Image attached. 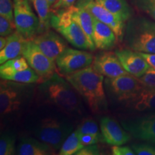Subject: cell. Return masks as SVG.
Wrapping results in <instances>:
<instances>
[{
    "instance_id": "cell-1",
    "label": "cell",
    "mask_w": 155,
    "mask_h": 155,
    "mask_svg": "<svg viewBox=\"0 0 155 155\" xmlns=\"http://www.w3.org/2000/svg\"><path fill=\"white\" fill-rule=\"evenodd\" d=\"M72 85L58 73L39 83L35 89L37 101L44 105L53 106L69 116L83 114V107L80 96Z\"/></svg>"
},
{
    "instance_id": "cell-2",
    "label": "cell",
    "mask_w": 155,
    "mask_h": 155,
    "mask_svg": "<svg viewBox=\"0 0 155 155\" xmlns=\"http://www.w3.org/2000/svg\"><path fill=\"white\" fill-rule=\"evenodd\" d=\"M83 97L94 114H101L108 108L104 76L91 66L65 77Z\"/></svg>"
},
{
    "instance_id": "cell-3",
    "label": "cell",
    "mask_w": 155,
    "mask_h": 155,
    "mask_svg": "<svg viewBox=\"0 0 155 155\" xmlns=\"http://www.w3.org/2000/svg\"><path fill=\"white\" fill-rule=\"evenodd\" d=\"M34 84L1 79L0 114L2 121H15L21 117L30 106L35 95Z\"/></svg>"
},
{
    "instance_id": "cell-4",
    "label": "cell",
    "mask_w": 155,
    "mask_h": 155,
    "mask_svg": "<svg viewBox=\"0 0 155 155\" xmlns=\"http://www.w3.org/2000/svg\"><path fill=\"white\" fill-rule=\"evenodd\" d=\"M123 40L129 49L155 53V21L145 17H131L126 24Z\"/></svg>"
},
{
    "instance_id": "cell-5",
    "label": "cell",
    "mask_w": 155,
    "mask_h": 155,
    "mask_svg": "<svg viewBox=\"0 0 155 155\" xmlns=\"http://www.w3.org/2000/svg\"><path fill=\"white\" fill-rule=\"evenodd\" d=\"M50 27L61 34L68 42L75 48L90 50L87 37L78 22L75 19L71 8L52 11Z\"/></svg>"
},
{
    "instance_id": "cell-6",
    "label": "cell",
    "mask_w": 155,
    "mask_h": 155,
    "mask_svg": "<svg viewBox=\"0 0 155 155\" xmlns=\"http://www.w3.org/2000/svg\"><path fill=\"white\" fill-rule=\"evenodd\" d=\"M73 125L64 118L49 116L38 120L32 131L37 139L58 150L73 132Z\"/></svg>"
},
{
    "instance_id": "cell-7",
    "label": "cell",
    "mask_w": 155,
    "mask_h": 155,
    "mask_svg": "<svg viewBox=\"0 0 155 155\" xmlns=\"http://www.w3.org/2000/svg\"><path fill=\"white\" fill-rule=\"evenodd\" d=\"M16 31L26 40H32L42 32L38 17L32 11L30 0H13Z\"/></svg>"
},
{
    "instance_id": "cell-8",
    "label": "cell",
    "mask_w": 155,
    "mask_h": 155,
    "mask_svg": "<svg viewBox=\"0 0 155 155\" xmlns=\"http://www.w3.org/2000/svg\"><path fill=\"white\" fill-rule=\"evenodd\" d=\"M104 86L112 100L126 103L132 99L144 88L138 78L129 73L114 78H106Z\"/></svg>"
},
{
    "instance_id": "cell-9",
    "label": "cell",
    "mask_w": 155,
    "mask_h": 155,
    "mask_svg": "<svg viewBox=\"0 0 155 155\" xmlns=\"http://www.w3.org/2000/svg\"><path fill=\"white\" fill-rule=\"evenodd\" d=\"M22 55L28 61L29 66L41 78L42 82L56 73L57 66L55 62L48 58L32 40L25 41Z\"/></svg>"
},
{
    "instance_id": "cell-10",
    "label": "cell",
    "mask_w": 155,
    "mask_h": 155,
    "mask_svg": "<svg viewBox=\"0 0 155 155\" xmlns=\"http://www.w3.org/2000/svg\"><path fill=\"white\" fill-rule=\"evenodd\" d=\"M94 57L83 50L66 48L55 61L57 71L64 77L91 66Z\"/></svg>"
},
{
    "instance_id": "cell-11",
    "label": "cell",
    "mask_w": 155,
    "mask_h": 155,
    "mask_svg": "<svg viewBox=\"0 0 155 155\" xmlns=\"http://www.w3.org/2000/svg\"><path fill=\"white\" fill-rule=\"evenodd\" d=\"M121 124L134 138L155 144V112L121 120Z\"/></svg>"
},
{
    "instance_id": "cell-12",
    "label": "cell",
    "mask_w": 155,
    "mask_h": 155,
    "mask_svg": "<svg viewBox=\"0 0 155 155\" xmlns=\"http://www.w3.org/2000/svg\"><path fill=\"white\" fill-rule=\"evenodd\" d=\"M75 5L84 7L93 17L108 25L115 32L118 40H123L126 22L112 14L96 0H78Z\"/></svg>"
},
{
    "instance_id": "cell-13",
    "label": "cell",
    "mask_w": 155,
    "mask_h": 155,
    "mask_svg": "<svg viewBox=\"0 0 155 155\" xmlns=\"http://www.w3.org/2000/svg\"><path fill=\"white\" fill-rule=\"evenodd\" d=\"M92 67L97 72L109 78L128 74L115 53L108 50L101 52L95 56Z\"/></svg>"
},
{
    "instance_id": "cell-14",
    "label": "cell",
    "mask_w": 155,
    "mask_h": 155,
    "mask_svg": "<svg viewBox=\"0 0 155 155\" xmlns=\"http://www.w3.org/2000/svg\"><path fill=\"white\" fill-rule=\"evenodd\" d=\"M32 40L48 58L55 62L62 52L68 48L66 40L50 30L38 35Z\"/></svg>"
},
{
    "instance_id": "cell-15",
    "label": "cell",
    "mask_w": 155,
    "mask_h": 155,
    "mask_svg": "<svg viewBox=\"0 0 155 155\" xmlns=\"http://www.w3.org/2000/svg\"><path fill=\"white\" fill-rule=\"evenodd\" d=\"M100 129L104 142L111 146L124 145L131 139L129 133L121 124L110 116H103L101 119Z\"/></svg>"
},
{
    "instance_id": "cell-16",
    "label": "cell",
    "mask_w": 155,
    "mask_h": 155,
    "mask_svg": "<svg viewBox=\"0 0 155 155\" xmlns=\"http://www.w3.org/2000/svg\"><path fill=\"white\" fill-rule=\"evenodd\" d=\"M114 53L125 71L137 78L141 76L150 67L139 52L125 48L116 50Z\"/></svg>"
},
{
    "instance_id": "cell-17",
    "label": "cell",
    "mask_w": 155,
    "mask_h": 155,
    "mask_svg": "<svg viewBox=\"0 0 155 155\" xmlns=\"http://www.w3.org/2000/svg\"><path fill=\"white\" fill-rule=\"evenodd\" d=\"M94 40L96 49L107 51L115 47L118 38L108 25L94 17Z\"/></svg>"
},
{
    "instance_id": "cell-18",
    "label": "cell",
    "mask_w": 155,
    "mask_h": 155,
    "mask_svg": "<svg viewBox=\"0 0 155 155\" xmlns=\"http://www.w3.org/2000/svg\"><path fill=\"white\" fill-rule=\"evenodd\" d=\"M56 150L49 144L40 139L32 137L21 139L17 147V154L19 155H50Z\"/></svg>"
},
{
    "instance_id": "cell-19",
    "label": "cell",
    "mask_w": 155,
    "mask_h": 155,
    "mask_svg": "<svg viewBox=\"0 0 155 155\" xmlns=\"http://www.w3.org/2000/svg\"><path fill=\"white\" fill-rule=\"evenodd\" d=\"M70 8L73 17L78 22L86 34L90 45V50L94 51L96 48L94 40V17L83 7L74 5L70 7Z\"/></svg>"
},
{
    "instance_id": "cell-20",
    "label": "cell",
    "mask_w": 155,
    "mask_h": 155,
    "mask_svg": "<svg viewBox=\"0 0 155 155\" xmlns=\"http://www.w3.org/2000/svg\"><path fill=\"white\" fill-rule=\"evenodd\" d=\"M127 108L137 111H155V88H144L126 103Z\"/></svg>"
},
{
    "instance_id": "cell-21",
    "label": "cell",
    "mask_w": 155,
    "mask_h": 155,
    "mask_svg": "<svg viewBox=\"0 0 155 155\" xmlns=\"http://www.w3.org/2000/svg\"><path fill=\"white\" fill-rule=\"evenodd\" d=\"M7 38V45L0 50V64L22 55L23 45L26 40L16 30Z\"/></svg>"
},
{
    "instance_id": "cell-22",
    "label": "cell",
    "mask_w": 155,
    "mask_h": 155,
    "mask_svg": "<svg viewBox=\"0 0 155 155\" xmlns=\"http://www.w3.org/2000/svg\"><path fill=\"white\" fill-rule=\"evenodd\" d=\"M106 9L124 22L132 17V9L126 0H96Z\"/></svg>"
},
{
    "instance_id": "cell-23",
    "label": "cell",
    "mask_w": 155,
    "mask_h": 155,
    "mask_svg": "<svg viewBox=\"0 0 155 155\" xmlns=\"http://www.w3.org/2000/svg\"><path fill=\"white\" fill-rule=\"evenodd\" d=\"M35 9L40 19L42 32L48 30L50 28V17L52 11L51 6L48 0H30ZM41 32V33H42Z\"/></svg>"
},
{
    "instance_id": "cell-24",
    "label": "cell",
    "mask_w": 155,
    "mask_h": 155,
    "mask_svg": "<svg viewBox=\"0 0 155 155\" xmlns=\"http://www.w3.org/2000/svg\"><path fill=\"white\" fill-rule=\"evenodd\" d=\"M0 77L1 79L22 83H40L42 82L41 78L30 67L23 71L0 75Z\"/></svg>"
},
{
    "instance_id": "cell-25",
    "label": "cell",
    "mask_w": 155,
    "mask_h": 155,
    "mask_svg": "<svg viewBox=\"0 0 155 155\" xmlns=\"http://www.w3.org/2000/svg\"><path fill=\"white\" fill-rule=\"evenodd\" d=\"M84 147L81 143L80 134L76 129L70 134L60 149V155H73Z\"/></svg>"
},
{
    "instance_id": "cell-26",
    "label": "cell",
    "mask_w": 155,
    "mask_h": 155,
    "mask_svg": "<svg viewBox=\"0 0 155 155\" xmlns=\"http://www.w3.org/2000/svg\"><path fill=\"white\" fill-rule=\"evenodd\" d=\"M29 64L23 55L9 60L5 63L1 64L0 66V75L8 74V73L23 71L29 68Z\"/></svg>"
},
{
    "instance_id": "cell-27",
    "label": "cell",
    "mask_w": 155,
    "mask_h": 155,
    "mask_svg": "<svg viewBox=\"0 0 155 155\" xmlns=\"http://www.w3.org/2000/svg\"><path fill=\"white\" fill-rule=\"evenodd\" d=\"M16 137L12 132L1 134L0 137V154L12 155L17 153Z\"/></svg>"
},
{
    "instance_id": "cell-28",
    "label": "cell",
    "mask_w": 155,
    "mask_h": 155,
    "mask_svg": "<svg viewBox=\"0 0 155 155\" xmlns=\"http://www.w3.org/2000/svg\"><path fill=\"white\" fill-rule=\"evenodd\" d=\"M76 130L81 135L82 134H91L100 137L104 140L101 131H100L97 123L91 118L84 119L78 126Z\"/></svg>"
},
{
    "instance_id": "cell-29",
    "label": "cell",
    "mask_w": 155,
    "mask_h": 155,
    "mask_svg": "<svg viewBox=\"0 0 155 155\" xmlns=\"http://www.w3.org/2000/svg\"><path fill=\"white\" fill-rule=\"evenodd\" d=\"M0 15L8 19L15 27L13 0H0Z\"/></svg>"
},
{
    "instance_id": "cell-30",
    "label": "cell",
    "mask_w": 155,
    "mask_h": 155,
    "mask_svg": "<svg viewBox=\"0 0 155 155\" xmlns=\"http://www.w3.org/2000/svg\"><path fill=\"white\" fill-rule=\"evenodd\" d=\"M132 2L137 9L155 21V0H132Z\"/></svg>"
},
{
    "instance_id": "cell-31",
    "label": "cell",
    "mask_w": 155,
    "mask_h": 155,
    "mask_svg": "<svg viewBox=\"0 0 155 155\" xmlns=\"http://www.w3.org/2000/svg\"><path fill=\"white\" fill-rule=\"evenodd\" d=\"M138 78L145 88H155V69L150 67L146 72Z\"/></svg>"
},
{
    "instance_id": "cell-32",
    "label": "cell",
    "mask_w": 155,
    "mask_h": 155,
    "mask_svg": "<svg viewBox=\"0 0 155 155\" xmlns=\"http://www.w3.org/2000/svg\"><path fill=\"white\" fill-rule=\"evenodd\" d=\"M131 148L135 154L155 155V144H134Z\"/></svg>"
},
{
    "instance_id": "cell-33",
    "label": "cell",
    "mask_w": 155,
    "mask_h": 155,
    "mask_svg": "<svg viewBox=\"0 0 155 155\" xmlns=\"http://www.w3.org/2000/svg\"><path fill=\"white\" fill-rule=\"evenodd\" d=\"M16 30L15 27L5 17L0 15V36L7 37Z\"/></svg>"
},
{
    "instance_id": "cell-34",
    "label": "cell",
    "mask_w": 155,
    "mask_h": 155,
    "mask_svg": "<svg viewBox=\"0 0 155 155\" xmlns=\"http://www.w3.org/2000/svg\"><path fill=\"white\" fill-rule=\"evenodd\" d=\"M101 153L100 149L97 144L88 145L83 147L81 150L76 152L75 155H99Z\"/></svg>"
},
{
    "instance_id": "cell-35",
    "label": "cell",
    "mask_w": 155,
    "mask_h": 155,
    "mask_svg": "<svg viewBox=\"0 0 155 155\" xmlns=\"http://www.w3.org/2000/svg\"><path fill=\"white\" fill-rule=\"evenodd\" d=\"M80 139L81 143L83 146H88V145H91L97 144L98 142H102L104 140L100 137H96V136L91 134H80Z\"/></svg>"
},
{
    "instance_id": "cell-36",
    "label": "cell",
    "mask_w": 155,
    "mask_h": 155,
    "mask_svg": "<svg viewBox=\"0 0 155 155\" xmlns=\"http://www.w3.org/2000/svg\"><path fill=\"white\" fill-rule=\"evenodd\" d=\"M77 1L78 0H57V2L51 7V11L67 9L74 5Z\"/></svg>"
},
{
    "instance_id": "cell-37",
    "label": "cell",
    "mask_w": 155,
    "mask_h": 155,
    "mask_svg": "<svg viewBox=\"0 0 155 155\" xmlns=\"http://www.w3.org/2000/svg\"><path fill=\"white\" fill-rule=\"evenodd\" d=\"M112 154L114 155H134L135 153L134 152L131 147H122L120 146H113L111 147Z\"/></svg>"
},
{
    "instance_id": "cell-38",
    "label": "cell",
    "mask_w": 155,
    "mask_h": 155,
    "mask_svg": "<svg viewBox=\"0 0 155 155\" xmlns=\"http://www.w3.org/2000/svg\"><path fill=\"white\" fill-rule=\"evenodd\" d=\"M139 53L147 62L151 68L155 69V53H140V52H139Z\"/></svg>"
},
{
    "instance_id": "cell-39",
    "label": "cell",
    "mask_w": 155,
    "mask_h": 155,
    "mask_svg": "<svg viewBox=\"0 0 155 155\" xmlns=\"http://www.w3.org/2000/svg\"><path fill=\"white\" fill-rule=\"evenodd\" d=\"M7 42V37H1L0 38V50H2L5 47Z\"/></svg>"
},
{
    "instance_id": "cell-40",
    "label": "cell",
    "mask_w": 155,
    "mask_h": 155,
    "mask_svg": "<svg viewBox=\"0 0 155 155\" xmlns=\"http://www.w3.org/2000/svg\"><path fill=\"white\" fill-rule=\"evenodd\" d=\"M48 2H49L50 5L52 7V6H53L54 4H55L56 2H57V0H48Z\"/></svg>"
}]
</instances>
